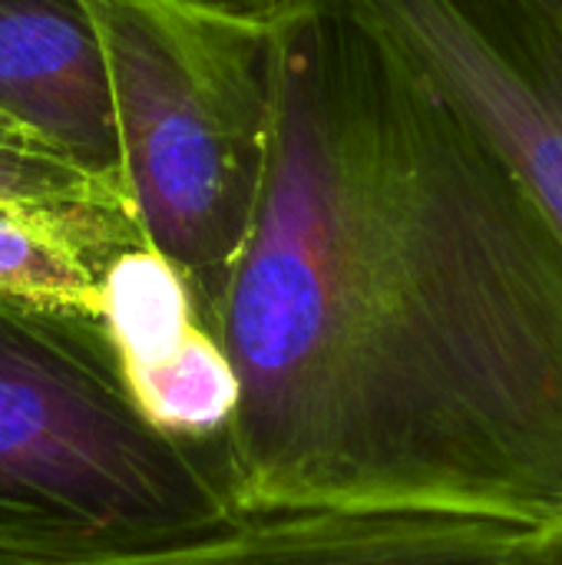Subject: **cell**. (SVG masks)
<instances>
[{
	"label": "cell",
	"instance_id": "cell-1",
	"mask_svg": "<svg viewBox=\"0 0 562 565\" xmlns=\"http://www.w3.org/2000/svg\"><path fill=\"white\" fill-rule=\"evenodd\" d=\"M262 205L215 318L238 513L431 507L562 523V248L374 36L275 13Z\"/></svg>",
	"mask_w": 562,
	"mask_h": 565
},
{
	"label": "cell",
	"instance_id": "cell-2",
	"mask_svg": "<svg viewBox=\"0 0 562 565\" xmlns=\"http://www.w3.org/2000/svg\"><path fill=\"white\" fill-rule=\"evenodd\" d=\"M242 516L225 444L142 414L103 318L0 295V553L132 550Z\"/></svg>",
	"mask_w": 562,
	"mask_h": 565
},
{
	"label": "cell",
	"instance_id": "cell-3",
	"mask_svg": "<svg viewBox=\"0 0 562 565\" xmlns=\"http://www.w3.org/2000/svg\"><path fill=\"white\" fill-rule=\"evenodd\" d=\"M96 30L123 185L146 245L215 328L275 129V23L192 0H79Z\"/></svg>",
	"mask_w": 562,
	"mask_h": 565
},
{
	"label": "cell",
	"instance_id": "cell-4",
	"mask_svg": "<svg viewBox=\"0 0 562 565\" xmlns=\"http://www.w3.org/2000/svg\"><path fill=\"white\" fill-rule=\"evenodd\" d=\"M374 36L523 185L562 248V0H318Z\"/></svg>",
	"mask_w": 562,
	"mask_h": 565
},
{
	"label": "cell",
	"instance_id": "cell-5",
	"mask_svg": "<svg viewBox=\"0 0 562 565\" xmlns=\"http://www.w3.org/2000/svg\"><path fill=\"white\" fill-rule=\"evenodd\" d=\"M533 530L431 507L275 510L205 536L66 556L0 553V565H510Z\"/></svg>",
	"mask_w": 562,
	"mask_h": 565
},
{
	"label": "cell",
	"instance_id": "cell-6",
	"mask_svg": "<svg viewBox=\"0 0 562 565\" xmlns=\"http://www.w3.org/2000/svg\"><path fill=\"white\" fill-rule=\"evenodd\" d=\"M0 122L126 192L106 63L79 0H0Z\"/></svg>",
	"mask_w": 562,
	"mask_h": 565
},
{
	"label": "cell",
	"instance_id": "cell-7",
	"mask_svg": "<svg viewBox=\"0 0 562 565\" xmlns=\"http://www.w3.org/2000/svg\"><path fill=\"white\" fill-rule=\"evenodd\" d=\"M139 245L126 199H0V295L103 318L109 268Z\"/></svg>",
	"mask_w": 562,
	"mask_h": 565
},
{
	"label": "cell",
	"instance_id": "cell-8",
	"mask_svg": "<svg viewBox=\"0 0 562 565\" xmlns=\"http://www.w3.org/2000/svg\"><path fill=\"white\" fill-rule=\"evenodd\" d=\"M142 414L169 437L225 444L235 411V374L212 331L195 328L172 354L126 374Z\"/></svg>",
	"mask_w": 562,
	"mask_h": 565
},
{
	"label": "cell",
	"instance_id": "cell-9",
	"mask_svg": "<svg viewBox=\"0 0 562 565\" xmlns=\"http://www.w3.org/2000/svg\"><path fill=\"white\" fill-rule=\"evenodd\" d=\"M103 321L119 348L126 374L172 354L202 328L185 281L149 245L129 248L109 268Z\"/></svg>",
	"mask_w": 562,
	"mask_h": 565
},
{
	"label": "cell",
	"instance_id": "cell-10",
	"mask_svg": "<svg viewBox=\"0 0 562 565\" xmlns=\"http://www.w3.org/2000/svg\"><path fill=\"white\" fill-rule=\"evenodd\" d=\"M96 195L126 199V192L86 175L83 169L63 162L60 156L0 132V199H96Z\"/></svg>",
	"mask_w": 562,
	"mask_h": 565
},
{
	"label": "cell",
	"instance_id": "cell-11",
	"mask_svg": "<svg viewBox=\"0 0 562 565\" xmlns=\"http://www.w3.org/2000/svg\"><path fill=\"white\" fill-rule=\"evenodd\" d=\"M510 565H562V523L533 530Z\"/></svg>",
	"mask_w": 562,
	"mask_h": 565
},
{
	"label": "cell",
	"instance_id": "cell-12",
	"mask_svg": "<svg viewBox=\"0 0 562 565\" xmlns=\"http://www.w3.org/2000/svg\"><path fill=\"white\" fill-rule=\"evenodd\" d=\"M192 3L215 7V10H225L235 17H272L285 0H192Z\"/></svg>",
	"mask_w": 562,
	"mask_h": 565
},
{
	"label": "cell",
	"instance_id": "cell-13",
	"mask_svg": "<svg viewBox=\"0 0 562 565\" xmlns=\"http://www.w3.org/2000/svg\"><path fill=\"white\" fill-rule=\"evenodd\" d=\"M0 132H7V136H17V132H10V129H7L3 122H0ZM17 139H20V136H17ZM23 142H26V139H23ZM43 152H46V149H43Z\"/></svg>",
	"mask_w": 562,
	"mask_h": 565
}]
</instances>
